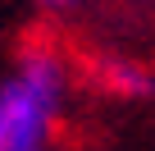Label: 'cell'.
<instances>
[{"instance_id": "1", "label": "cell", "mask_w": 155, "mask_h": 151, "mask_svg": "<svg viewBox=\"0 0 155 151\" xmlns=\"http://www.w3.org/2000/svg\"><path fill=\"white\" fill-rule=\"evenodd\" d=\"M59 60L32 50L18 73L0 87V151H41V137L59 110Z\"/></svg>"}, {"instance_id": "2", "label": "cell", "mask_w": 155, "mask_h": 151, "mask_svg": "<svg viewBox=\"0 0 155 151\" xmlns=\"http://www.w3.org/2000/svg\"><path fill=\"white\" fill-rule=\"evenodd\" d=\"M96 73L105 78V87L128 92V96H141V92L150 87V83H146V73H141V69H132V64H101Z\"/></svg>"}, {"instance_id": "3", "label": "cell", "mask_w": 155, "mask_h": 151, "mask_svg": "<svg viewBox=\"0 0 155 151\" xmlns=\"http://www.w3.org/2000/svg\"><path fill=\"white\" fill-rule=\"evenodd\" d=\"M46 9H68V5H78V0H41Z\"/></svg>"}]
</instances>
